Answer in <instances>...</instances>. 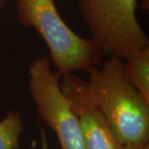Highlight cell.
Here are the masks:
<instances>
[{
  "instance_id": "ba28073f",
  "label": "cell",
  "mask_w": 149,
  "mask_h": 149,
  "mask_svg": "<svg viewBox=\"0 0 149 149\" xmlns=\"http://www.w3.org/2000/svg\"><path fill=\"white\" fill-rule=\"evenodd\" d=\"M40 135H41V143H42V148L41 149H49L48 145L47 135L42 127V123H40Z\"/></svg>"
},
{
  "instance_id": "9c48e42d",
  "label": "cell",
  "mask_w": 149,
  "mask_h": 149,
  "mask_svg": "<svg viewBox=\"0 0 149 149\" xmlns=\"http://www.w3.org/2000/svg\"><path fill=\"white\" fill-rule=\"evenodd\" d=\"M135 149H149V143L143 145V146H141V147H139V148H137Z\"/></svg>"
},
{
  "instance_id": "3957f363",
  "label": "cell",
  "mask_w": 149,
  "mask_h": 149,
  "mask_svg": "<svg viewBox=\"0 0 149 149\" xmlns=\"http://www.w3.org/2000/svg\"><path fill=\"white\" fill-rule=\"evenodd\" d=\"M91 39L104 56L125 60L149 47L136 15L137 0H77Z\"/></svg>"
},
{
  "instance_id": "8992f818",
  "label": "cell",
  "mask_w": 149,
  "mask_h": 149,
  "mask_svg": "<svg viewBox=\"0 0 149 149\" xmlns=\"http://www.w3.org/2000/svg\"><path fill=\"white\" fill-rule=\"evenodd\" d=\"M123 61L130 82L149 102V47L133 53Z\"/></svg>"
},
{
  "instance_id": "6da1fadb",
  "label": "cell",
  "mask_w": 149,
  "mask_h": 149,
  "mask_svg": "<svg viewBox=\"0 0 149 149\" xmlns=\"http://www.w3.org/2000/svg\"><path fill=\"white\" fill-rule=\"evenodd\" d=\"M88 85L115 139L127 149L149 143V102L128 79L123 60L108 56L88 71Z\"/></svg>"
},
{
  "instance_id": "5b68a950",
  "label": "cell",
  "mask_w": 149,
  "mask_h": 149,
  "mask_svg": "<svg viewBox=\"0 0 149 149\" xmlns=\"http://www.w3.org/2000/svg\"><path fill=\"white\" fill-rule=\"evenodd\" d=\"M60 88L80 123L86 149H127L118 143L87 80L74 73L62 75Z\"/></svg>"
},
{
  "instance_id": "52a82bcc",
  "label": "cell",
  "mask_w": 149,
  "mask_h": 149,
  "mask_svg": "<svg viewBox=\"0 0 149 149\" xmlns=\"http://www.w3.org/2000/svg\"><path fill=\"white\" fill-rule=\"evenodd\" d=\"M23 119L18 111L11 110L0 121V149H20Z\"/></svg>"
},
{
  "instance_id": "7a4b0ae2",
  "label": "cell",
  "mask_w": 149,
  "mask_h": 149,
  "mask_svg": "<svg viewBox=\"0 0 149 149\" xmlns=\"http://www.w3.org/2000/svg\"><path fill=\"white\" fill-rule=\"evenodd\" d=\"M19 23L34 28L47 46L52 65L62 76L87 72L101 64L103 55L91 38L80 37L60 15L55 0H15Z\"/></svg>"
},
{
  "instance_id": "30bf717a",
  "label": "cell",
  "mask_w": 149,
  "mask_h": 149,
  "mask_svg": "<svg viewBox=\"0 0 149 149\" xmlns=\"http://www.w3.org/2000/svg\"><path fill=\"white\" fill-rule=\"evenodd\" d=\"M1 1H2V0H0V2H1Z\"/></svg>"
},
{
  "instance_id": "277c9868",
  "label": "cell",
  "mask_w": 149,
  "mask_h": 149,
  "mask_svg": "<svg viewBox=\"0 0 149 149\" xmlns=\"http://www.w3.org/2000/svg\"><path fill=\"white\" fill-rule=\"evenodd\" d=\"M61 77L52 70L49 56L31 63L28 87L37 115L55 132L61 149H86L79 120L60 88Z\"/></svg>"
}]
</instances>
